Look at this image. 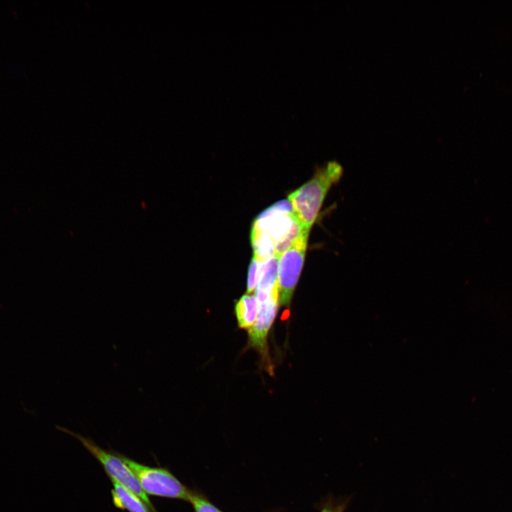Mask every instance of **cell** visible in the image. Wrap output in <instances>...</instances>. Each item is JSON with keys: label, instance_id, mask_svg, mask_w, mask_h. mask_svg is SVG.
Here are the masks:
<instances>
[{"label": "cell", "instance_id": "6", "mask_svg": "<svg viewBox=\"0 0 512 512\" xmlns=\"http://www.w3.org/2000/svg\"><path fill=\"white\" fill-rule=\"evenodd\" d=\"M279 298L278 283L272 291L270 297L259 304L257 318L252 327L249 329V343L260 351L266 347L267 336L276 316Z\"/></svg>", "mask_w": 512, "mask_h": 512}, {"label": "cell", "instance_id": "12", "mask_svg": "<svg viewBox=\"0 0 512 512\" xmlns=\"http://www.w3.org/2000/svg\"><path fill=\"white\" fill-rule=\"evenodd\" d=\"M261 262L255 256L252 257L250 262L247 282V292L250 294L253 292L257 283L259 270Z\"/></svg>", "mask_w": 512, "mask_h": 512}, {"label": "cell", "instance_id": "9", "mask_svg": "<svg viewBox=\"0 0 512 512\" xmlns=\"http://www.w3.org/2000/svg\"><path fill=\"white\" fill-rule=\"evenodd\" d=\"M235 311L239 327L250 329L259 312V303L256 297L250 294L242 296L235 304Z\"/></svg>", "mask_w": 512, "mask_h": 512}, {"label": "cell", "instance_id": "1", "mask_svg": "<svg viewBox=\"0 0 512 512\" xmlns=\"http://www.w3.org/2000/svg\"><path fill=\"white\" fill-rule=\"evenodd\" d=\"M342 166L336 161H329L319 167L314 176L289 196L294 214L299 225L306 230L318 217L326 194L343 175Z\"/></svg>", "mask_w": 512, "mask_h": 512}, {"label": "cell", "instance_id": "7", "mask_svg": "<svg viewBox=\"0 0 512 512\" xmlns=\"http://www.w3.org/2000/svg\"><path fill=\"white\" fill-rule=\"evenodd\" d=\"M277 264L278 257L276 255L261 262L255 289L256 298L259 304L264 302L270 297L277 284Z\"/></svg>", "mask_w": 512, "mask_h": 512}, {"label": "cell", "instance_id": "3", "mask_svg": "<svg viewBox=\"0 0 512 512\" xmlns=\"http://www.w3.org/2000/svg\"><path fill=\"white\" fill-rule=\"evenodd\" d=\"M117 454L135 474L146 494L189 501L190 490L169 470L146 466Z\"/></svg>", "mask_w": 512, "mask_h": 512}, {"label": "cell", "instance_id": "2", "mask_svg": "<svg viewBox=\"0 0 512 512\" xmlns=\"http://www.w3.org/2000/svg\"><path fill=\"white\" fill-rule=\"evenodd\" d=\"M60 430L74 437L101 464L111 480L116 481L134 495L140 498L152 512H157L143 490L137 476L118 454L107 451L91 439L73 432L65 427H58Z\"/></svg>", "mask_w": 512, "mask_h": 512}, {"label": "cell", "instance_id": "10", "mask_svg": "<svg viewBox=\"0 0 512 512\" xmlns=\"http://www.w3.org/2000/svg\"><path fill=\"white\" fill-rule=\"evenodd\" d=\"M251 243L254 256L261 262L275 255V244L268 233L252 229Z\"/></svg>", "mask_w": 512, "mask_h": 512}, {"label": "cell", "instance_id": "8", "mask_svg": "<svg viewBox=\"0 0 512 512\" xmlns=\"http://www.w3.org/2000/svg\"><path fill=\"white\" fill-rule=\"evenodd\" d=\"M111 481L113 486L111 494L115 507L129 512H152L140 498L116 481Z\"/></svg>", "mask_w": 512, "mask_h": 512}, {"label": "cell", "instance_id": "4", "mask_svg": "<svg viewBox=\"0 0 512 512\" xmlns=\"http://www.w3.org/2000/svg\"><path fill=\"white\" fill-rule=\"evenodd\" d=\"M309 231H304L278 257L277 283L280 303L289 306L304 261Z\"/></svg>", "mask_w": 512, "mask_h": 512}, {"label": "cell", "instance_id": "5", "mask_svg": "<svg viewBox=\"0 0 512 512\" xmlns=\"http://www.w3.org/2000/svg\"><path fill=\"white\" fill-rule=\"evenodd\" d=\"M297 221L294 213L284 212L273 204L257 215L252 229L268 233L276 244L287 236Z\"/></svg>", "mask_w": 512, "mask_h": 512}, {"label": "cell", "instance_id": "13", "mask_svg": "<svg viewBox=\"0 0 512 512\" xmlns=\"http://www.w3.org/2000/svg\"><path fill=\"white\" fill-rule=\"evenodd\" d=\"M346 504V502L341 503L329 502L322 507L320 512H343Z\"/></svg>", "mask_w": 512, "mask_h": 512}, {"label": "cell", "instance_id": "11", "mask_svg": "<svg viewBox=\"0 0 512 512\" xmlns=\"http://www.w3.org/2000/svg\"><path fill=\"white\" fill-rule=\"evenodd\" d=\"M189 502L195 512H222L203 494L197 491L190 490Z\"/></svg>", "mask_w": 512, "mask_h": 512}]
</instances>
